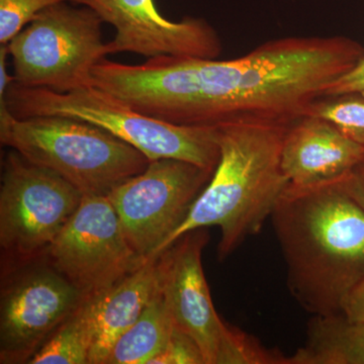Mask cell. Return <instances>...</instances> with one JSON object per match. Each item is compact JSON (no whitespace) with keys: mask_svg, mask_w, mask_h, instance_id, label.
<instances>
[{"mask_svg":"<svg viewBox=\"0 0 364 364\" xmlns=\"http://www.w3.org/2000/svg\"><path fill=\"white\" fill-rule=\"evenodd\" d=\"M363 58V46L343 36L286 37L231 60L161 56L131 65L105 58L91 85L179 126L291 124Z\"/></svg>","mask_w":364,"mask_h":364,"instance_id":"1","label":"cell"},{"mask_svg":"<svg viewBox=\"0 0 364 364\" xmlns=\"http://www.w3.org/2000/svg\"><path fill=\"white\" fill-rule=\"evenodd\" d=\"M342 178L289 184L270 215L287 289L313 316L343 312L349 294L364 279V210Z\"/></svg>","mask_w":364,"mask_h":364,"instance_id":"2","label":"cell"},{"mask_svg":"<svg viewBox=\"0 0 364 364\" xmlns=\"http://www.w3.org/2000/svg\"><path fill=\"white\" fill-rule=\"evenodd\" d=\"M289 126L239 122L218 127L220 159L212 178L154 256L189 231L218 227V257L224 260L259 233L289 184L280 161Z\"/></svg>","mask_w":364,"mask_h":364,"instance_id":"3","label":"cell"},{"mask_svg":"<svg viewBox=\"0 0 364 364\" xmlns=\"http://www.w3.org/2000/svg\"><path fill=\"white\" fill-rule=\"evenodd\" d=\"M0 100L18 119L59 116L95 124L130 144L149 161L178 159L210 170L219 162L218 127L179 126L146 116L93 85L58 92L14 81Z\"/></svg>","mask_w":364,"mask_h":364,"instance_id":"4","label":"cell"},{"mask_svg":"<svg viewBox=\"0 0 364 364\" xmlns=\"http://www.w3.org/2000/svg\"><path fill=\"white\" fill-rule=\"evenodd\" d=\"M0 142L63 177L83 196H107L150 162L130 144L95 124L59 116L18 119L2 100Z\"/></svg>","mask_w":364,"mask_h":364,"instance_id":"5","label":"cell"},{"mask_svg":"<svg viewBox=\"0 0 364 364\" xmlns=\"http://www.w3.org/2000/svg\"><path fill=\"white\" fill-rule=\"evenodd\" d=\"M207 229L182 235L157 256L158 287L174 326L200 347L205 364H287V356L232 327L215 311L203 268Z\"/></svg>","mask_w":364,"mask_h":364,"instance_id":"6","label":"cell"},{"mask_svg":"<svg viewBox=\"0 0 364 364\" xmlns=\"http://www.w3.org/2000/svg\"><path fill=\"white\" fill-rule=\"evenodd\" d=\"M102 23L90 7L67 2L41 11L6 44L14 82L58 92L91 85L93 68L109 55Z\"/></svg>","mask_w":364,"mask_h":364,"instance_id":"7","label":"cell"},{"mask_svg":"<svg viewBox=\"0 0 364 364\" xmlns=\"http://www.w3.org/2000/svg\"><path fill=\"white\" fill-rule=\"evenodd\" d=\"M82 198L63 177L7 153L0 188L2 277L43 259Z\"/></svg>","mask_w":364,"mask_h":364,"instance_id":"8","label":"cell"},{"mask_svg":"<svg viewBox=\"0 0 364 364\" xmlns=\"http://www.w3.org/2000/svg\"><path fill=\"white\" fill-rule=\"evenodd\" d=\"M214 171L183 160H154L107 193L140 257H153L178 229Z\"/></svg>","mask_w":364,"mask_h":364,"instance_id":"9","label":"cell"},{"mask_svg":"<svg viewBox=\"0 0 364 364\" xmlns=\"http://www.w3.org/2000/svg\"><path fill=\"white\" fill-rule=\"evenodd\" d=\"M44 259L77 287L95 298L145 261L131 247L107 196H83Z\"/></svg>","mask_w":364,"mask_h":364,"instance_id":"10","label":"cell"},{"mask_svg":"<svg viewBox=\"0 0 364 364\" xmlns=\"http://www.w3.org/2000/svg\"><path fill=\"white\" fill-rule=\"evenodd\" d=\"M0 363H28L86 301L43 258L2 277Z\"/></svg>","mask_w":364,"mask_h":364,"instance_id":"11","label":"cell"},{"mask_svg":"<svg viewBox=\"0 0 364 364\" xmlns=\"http://www.w3.org/2000/svg\"><path fill=\"white\" fill-rule=\"evenodd\" d=\"M95 11L116 30L107 43L109 54L134 53L146 59L161 56L217 58L222 42L207 21L186 16L169 21L154 0H70Z\"/></svg>","mask_w":364,"mask_h":364,"instance_id":"12","label":"cell"},{"mask_svg":"<svg viewBox=\"0 0 364 364\" xmlns=\"http://www.w3.org/2000/svg\"><path fill=\"white\" fill-rule=\"evenodd\" d=\"M280 161L291 186H316L342 178L363 164L364 148L329 122L304 116L287 127Z\"/></svg>","mask_w":364,"mask_h":364,"instance_id":"13","label":"cell"},{"mask_svg":"<svg viewBox=\"0 0 364 364\" xmlns=\"http://www.w3.org/2000/svg\"><path fill=\"white\" fill-rule=\"evenodd\" d=\"M157 291V256H154L104 293L87 299L93 327L90 364H105L117 340L135 324Z\"/></svg>","mask_w":364,"mask_h":364,"instance_id":"14","label":"cell"},{"mask_svg":"<svg viewBox=\"0 0 364 364\" xmlns=\"http://www.w3.org/2000/svg\"><path fill=\"white\" fill-rule=\"evenodd\" d=\"M287 364H364V321L343 313L313 316L305 344L287 356Z\"/></svg>","mask_w":364,"mask_h":364,"instance_id":"15","label":"cell"},{"mask_svg":"<svg viewBox=\"0 0 364 364\" xmlns=\"http://www.w3.org/2000/svg\"><path fill=\"white\" fill-rule=\"evenodd\" d=\"M173 328L158 287L135 324L117 340L105 364H149L164 348Z\"/></svg>","mask_w":364,"mask_h":364,"instance_id":"16","label":"cell"},{"mask_svg":"<svg viewBox=\"0 0 364 364\" xmlns=\"http://www.w3.org/2000/svg\"><path fill=\"white\" fill-rule=\"evenodd\" d=\"M93 327L87 299L62 323L28 360L30 364H90Z\"/></svg>","mask_w":364,"mask_h":364,"instance_id":"17","label":"cell"},{"mask_svg":"<svg viewBox=\"0 0 364 364\" xmlns=\"http://www.w3.org/2000/svg\"><path fill=\"white\" fill-rule=\"evenodd\" d=\"M306 116L329 122L364 148V91L318 98L310 105Z\"/></svg>","mask_w":364,"mask_h":364,"instance_id":"18","label":"cell"},{"mask_svg":"<svg viewBox=\"0 0 364 364\" xmlns=\"http://www.w3.org/2000/svg\"><path fill=\"white\" fill-rule=\"evenodd\" d=\"M70 0H0V45L9 44L44 9Z\"/></svg>","mask_w":364,"mask_h":364,"instance_id":"19","label":"cell"},{"mask_svg":"<svg viewBox=\"0 0 364 364\" xmlns=\"http://www.w3.org/2000/svg\"><path fill=\"white\" fill-rule=\"evenodd\" d=\"M149 364H205L200 347L174 326L168 341Z\"/></svg>","mask_w":364,"mask_h":364,"instance_id":"20","label":"cell"},{"mask_svg":"<svg viewBox=\"0 0 364 364\" xmlns=\"http://www.w3.org/2000/svg\"><path fill=\"white\" fill-rule=\"evenodd\" d=\"M356 91H364V58L350 71L337 79L326 91L324 97Z\"/></svg>","mask_w":364,"mask_h":364,"instance_id":"21","label":"cell"},{"mask_svg":"<svg viewBox=\"0 0 364 364\" xmlns=\"http://www.w3.org/2000/svg\"><path fill=\"white\" fill-rule=\"evenodd\" d=\"M345 317L352 321H364V279L352 289L345 301L343 312Z\"/></svg>","mask_w":364,"mask_h":364,"instance_id":"22","label":"cell"},{"mask_svg":"<svg viewBox=\"0 0 364 364\" xmlns=\"http://www.w3.org/2000/svg\"><path fill=\"white\" fill-rule=\"evenodd\" d=\"M344 188L349 195L361 205L364 210V162L352 170L350 173L342 178Z\"/></svg>","mask_w":364,"mask_h":364,"instance_id":"23","label":"cell"},{"mask_svg":"<svg viewBox=\"0 0 364 364\" xmlns=\"http://www.w3.org/2000/svg\"><path fill=\"white\" fill-rule=\"evenodd\" d=\"M7 56H9V48L7 45H1L0 47V97L6 95L7 88L14 81V75H9L7 72Z\"/></svg>","mask_w":364,"mask_h":364,"instance_id":"24","label":"cell"}]
</instances>
